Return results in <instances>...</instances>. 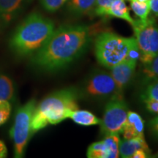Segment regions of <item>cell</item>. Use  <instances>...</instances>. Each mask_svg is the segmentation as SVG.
<instances>
[{
    "instance_id": "6da1fadb",
    "label": "cell",
    "mask_w": 158,
    "mask_h": 158,
    "mask_svg": "<svg viewBox=\"0 0 158 158\" xmlns=\"http://www.w3.org/2000/svg\"><path fill=\"white\" fill-rule=\"evenodd\" d=\"M92 40L86 25H64L55 29L47 42L31 56L35 68L45 72L64 69L85 52Z\"/></svg>"
},
{
    "instance_id": "7a4b0ae2",
    "label": "cell",
    "mask_w": 158,
    "mask_h": 158,
    "mask_svg": "<svg viewBox=\"0 0 158 158\" xmlns=\"http://www.w3.org/2000/svg\"><path fill=\"white\" fill-rule=\"evenodd\" d=\"M55 30L51 19L38 13H32L15 29L9 46L15 56H31L44 45Z\"/></svg>"
},
{
    "instance_id": "3957f363",
    "label": "cell",
    "mask_w": 158,
    "mask_h": 158,
    "mask_svg": "<svg viewBox=\"0 0 158 158\" xmlns=\"http://www.w3.org/2000/svg\"><path fill=\"white\" fill-rule=\"evenodd\" d=\"M78 91L67 88L49 94L35 108L31 118V133H35L49 124H57L70 118L78 109Z\"/></svg>"
},
{
    "instance_id": "277c9868",
    "label": "cell",
    "mask_w": 158,
    "mask_h": 158,
    "mask_svg": "<svg viewBox=\"0 0 158 158\" xmlns=\"http://www.w3.org/2000/svg\"><path fill=\"white\" fill-rule=\"evenodd\" d=\"M137 46L135 37H124L110 31L96 37L94 54L99 64L111 69L127 58L130 51Z\"/></svg>"
},
{
    "instance_id": "5b68a950",
    "label": "cell",
    "mask_w": 158,
    "mask_h": 158,
    "mask_svg": "<svg viewBox=\"0 0 158 158\" xmlns=\"http://www.w3.org/2000/svg\"><path fill=\"white\" fill-rule=\"evenodd\" d=\"M37 106L36 100L32 99L17 110L14 124L10 131V136L14 145V157H23L27 143L31 138V118Z\"/></svg>"
},
{
    "instance_id": "8992f818",
    "label": "cell",
    "mask_w": 158,
    "mask_h": 158,
    "mask_svg": "<svg viewBox=\"0 0 158 158\" xmlns=\"http://www.w3.org/2000/svg\"><path fill=\"white\" fill-rule=\"evenodd\" d=\"M132 27L140 51L139 60L146 64L158 54V26L155 19L148 18L134 20Z\"/></svg>"
},
{
    "instance_id": "52a82bcc",
    "label": "cell",
    "mask_w": 158,
    "mask_h": 158,
    "mask_svg": "<svg viewBox=\"0 0 158 158\" xmlns=\"http://www.w3.org/2000/svg\"><path fill=\"white\" fill-rule=\"evenodd\" d=\"M127 105L122 95L110 98L105 108L103 116L100 121V131L105 136L119 134L123 131L128 113Z\"/></svg>"
},
{
    "instance_id": "ba28073f",
    "label": "cell",
    "mask_w": 158,
    "mask_h": 158,
    "mask_svg": "<svg viewBox=\"0 0 158 158\" xmlns=\"http://www.w3.org/2000/svg\"><path fill=\"white\" fill-rule=\"evenodd\" d=\"M84 94L94 99H110L122 95L118 92L116 83L110 73L98 71L89 77L83 89Z\"/></svg>"
},
{
    "instance_id": "9c48e42d",
    "label": "cell",
    "mask_w": 158,
    "mask_h": 158,
    "mask_svg": "<svg viewBox=\"0 0 158 158\" xmlns=\"http://www.w3.org/2000/svg\"><path fill=\"white\" fill-rule=\"evenodd\" d=\"M137 60L126 58L122 62L113 67L110 70V75L116 83L118 92L122 94L124 89L129 85L135 74Z\"/></svg>"
},
{
    "instance_id": "30bf717a",
    "label": "cell",
    "mask_w": 158,
    "mask_h": 158,
    "mask_svg": "<svg viewBox=\"0 0 158 158\" xmlns=\"http://www.w3.org/2000/svg\"><path fill=\"white\" fill-rule=\"evenodd\" d=\"M25 2L26 0H0V32L16 19Z\"/></svg>"
},
{
    "instance_id": "8fae6325",
    "label": "cell",
    "mask_w": 158,
    "mask_h": 158,
    "mask_svg": "<svg viewBox=\"0 0 158 158\" xmlns=\"http://www.w3.org/2000/svg\"><path fill=\"white\" fill-rule=\"evenodd\" d=\"M144 122L138 113L128 111L127 120L122 134L124 139H131L138 136H144Z\"/></svg>"
},
{
    "instance_id": "7c38bea8",
    "label": "cell",
    "mask_w": 158,
    "mask_h": 158,
    "mask_svg": "<svg viewBox=\"0 0 158 158\" xmlns=\"http://www.w3.org/2000/svg\"><path fill=\"white\" fill-rule=\"evenodd\" d=\"M142 149L149 154L150 149L144 136H138L131 139H124L119 142V155L123 158L132 157L136 150Z\"/></svg>"
},
{
    "instance_id": "4fadbf2b",
    "label": "cell",
    "mask_w": 158,
    "mask_h": 158,
    "mask_svg": "<svg viewBox=\"0 0 158 158\" xmlns=\"http://www.w3.org/2000/svg\"><path fill=\"white\" fill-rule=\"evenodd\" d=\"M106 15L124 20L131 25L134 22V19L130 16V10L126 5L125 0H116L114 2L108 7Z\"/></svg>"
},
{
    "instance_id": "5bb4252c",
    "label": "cell",
    "mask_w": 158,
    "mask_h": 158,
    "mask_svg": "<svg viewBox=\"0 0 158 158\" xmlns=\"http://www.w3.org/2000/svg\"><path fill=\"white\" fill-rule=\"evenodd\" d=\"M75 123L81 126H92L100 124L101 119L91 113L90 111L85 110H76L71 113L70 118Z\"/></svg>"
},
{
    "instance_id": "9a60e30c",
    "label": "cell",
    "mask_w": 158,
    "mask_h": 158,
    "mask_svg": "<svg viewBox=\"0 0 158 158\" xmlns=\"http://www.w3.org/2000/svg\"><path fill=\"white\" fill-rule=\"evenodd\" d=\"M15 98V86L12 79L0 73V100L11 102Z\"/></svg>"
},
{
    "instance_id": "2e32d148",
    "label": "cell",
    "mask_w": 158,
    "mask_h": 158,
    "mask_svg": "<svg viewBox=\"0 0 158 158\" xmlns=\"http://www.w3.org/2000/svg\"><path fill=\"white\" fill-rule=\"evenodd\" d=\"M97 0H68V9L76 15H84L94 10Z\"/></svg>"
},
{
    "instance_id": "e0dca14e",
    "label": "cell",
    "mask_w": 158,
    "mask_h": 158,
    "mask_svg": "<svg viewBox=\"0 0 158 158\" xmlns=\"http://www.w3.org/2000/svg\"><path fill=\"white\" fill-rule=\"evenodd\" d=\"M143 81L145 84L158 80V54L147 64L143 65Z\"/></svg>"
},
{
    "instance_id": "ac0fdd59",
    "label": "cell",
    "mask_w": 158,
    "mask_h": 158,
    "mask_svg": "<svg viewBox=\"0 0 158 158\" xmlns=\"http://www.w3.org/2000/svg\"><path fill=\"white\" fill-rule=\"evenodd\" d=\"M86 155L89 158H109L108 148L103 140L91 144Z\"/></svg>"
},
{
    "instance_id": "d6986e66",
    "label": "cell",
    "mask_w": 158,
    "mask_h": 158,
    "mask_svg": "<svg viewBox=\"0 0 158 158\" xmlns=\"http://www.w3.org/2000/svg\"><path fill=\"white\" fill-rule=\"evenodd\" d=\"M103 141L108 150L109 158H117L119 156V142L118 134H110L106 135Z\"/></svg>"
},
{
    "instance_id": "ffe728a7",
    "label": "cell",
    "mask_w": 158,
    "mask_h": 158,
    "mask_svg": "<svg viewBox=\"0 0 158 158\" xmlns=\"http://www.w3.org/2000/svg\"><path fill=\"white\" fill-rule=\"evenodd\" d=\"M130 7L133 13L137 15L139 19L146 20L149 18L151 13L150 3L149 2H141L138 1H130Z\"/></svg>"
},
{
    "instance_id": "44dd1931",
    "label": "cell",
    "mask_w": 158,
    "mask_h": 158,
    "mask_svg": "<svg viewBox=\"0 0 158 158\" xmlns=\"http://www.w3.org/2000/svg\"><path fill=\"white\" fill-rule=\"evenodd\" d=\"M141 99H152L158 101V80L148 84L141 94Z\"/></svg>"
},
{
    "instance_id": "7402d4cb",
    "label": "cell",
    "mask_w": 158,
    "mask_h": 158,
    "mask_svg": "<svg viewBox=\"0 0 158 158\" xmlns=\"http://www.w3.org/2000/svg\"><path fill=\"white\" fill-rule=\"evenodd\" d=\"M40 3L45 10L54 13L60 9L68 0H39Z\"/></svg>"
},
{
    "instance_id": "603a6c76",
    "label": "cell",
    "mask_w": 158,
    "mask_h": 158,
    "mask_svg": "<svg viewBox=\"0 0 158 158\" xmlns=\"http://www.w3.org/2000/svg\"><path fill=\"white\" fill-rule=\"evenodd\" d=\"M116 0H97L94 11L98 16H106V12L110 5Z\"/></svg>"
},
{
    "instance_id": "cb8c5ba5",
    "label": "cell",
    "mask_w": 158,
    "mask_h": 158,
    "mask_svg": "<svg viewBox=\"0 0 158 158\" xmlns=\"http://www.w3.org/2000/svg\"><path fill=\"white\" fill-rule=\"evenodd\" d=\"M10 111V102L7 100H0V127L8 120Z\"/></svg>"
},
{
    "instance_id": "d4e9b609",
    "label": "cell",
    "mask_w": 158,
    "mask_h": 158,
    "mask_svg": "<svg viewBox=\"0 0 158 158\" xmlns=\"http://www.w3.org/2000/svg\"><path fill=\"white\" fill-rule=\"evenodd\" d=\"M142 100L145 103L146 108L148 111L152 114L158 115V101L152 99H143Z\"/></svg>"
},
{
    "instance_id": "484cf974",
    "label": "cell",
    "mask_w": 158,
    "mask_h": 158,
    "mask_svg": "<svg viewBox=\"0 0 158 158\" xmlns=\"http://www.w3.org/2000/svg\"><path fill=\"white\" fill-rule=\"evenodd\" d=\"M149 127L154 135L158 138V116H156L149 122Z\"/></svg>"
},
{
    "instance_id": "4316f807",
    "label": "cell",
    "mask_w": 158,
    "mask_h": 158,
    "mask_svg": "<svg viewBox=\"0 0 158 158\" xmlns=\"http://www.w3.org/2000/svg\"><path fill=\"white\" fill-rule=\"evenodd\" d=\"M148 157V153L145 150L140 149L136 150L133 155H132L131 158H147Z\"/></svg>"
},
{
    "instance_id": "83f0119b",
    "label": "cell",
    "mask_w": 158,
    "mask_h": 158,
    "mask_svg": "<svg viewBox=\"0 0 158 158\" xmlns=\"http://www.w3.org/2000/svg\"><path fill=\"white\" fill-rule=\"evenodd\" d=\"M150 8L154 15L158 16V0H151L150 2Z\"/></svg>"
},
{
    "instance_id": "f1b7e54d",
    "label": "cell",
    "mask_w": 158,
    "mask_h": 158,
    "mask_svg": "<svg viewBox=\"0 0 158 158\" xmlns=\"http://www.w3.org/2000/svg\"><path fill=\"white\" fill-rule=\"evenodd\" d=\"M7 155V149L5 143L0 140V158H5Z\"/></svg>"
},
{
    "instance_id": "f546056e",
    "label": "cell",
    "mask_w": 158,
    "mask_h": 158,
    "mask_svg": "<svg viewBox=\"0 0 158 158\" xmlns=\"http://www.w3.org/2000/svg\"><path fill=\"white\" fill-rule=\"evenodd\" d=\"M127 1H133V0H127ZM134 1H138V2H149L150 3L151 0H134Z\"/></svg>"
}]
</instances>
